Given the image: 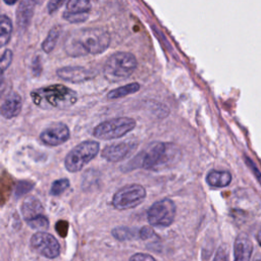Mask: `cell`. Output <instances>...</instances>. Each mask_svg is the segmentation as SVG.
I'll list each match as a JSON object with an SVG mask.
<instances>
[{
	"label": "cell",
	"instance_id": "cell-28",
	"mask_svg": "<svg viewBox=\"0 0 261 261\" xmlns=\"http://www.w3.org/2000/svg\"><path fill=\"white\" fill-rule=\"evenodd\" d=\"M139 236L141 240H149L155 236L153 229L150 226H143L139 230Z\"/></svg>",
	"mask_w": 261,
	"mask_h": 261
},
{
	"label": "cell",
	"instance_id": "cell-34",
	"mask_svg": "<svg viewBox=\"0 0 261 261\" xmlns=\"http://www.w3.org/2000/svg\"><path fill=\"white\" fill-rule=\"evenodd\" d=\"M254 261H261V260H260V259H255Z\"/></svg>",
	"mask_w": 261,
	"mask_h": 261
},
{
	"label": "cell",
	"instance_id": "cell-31",
	"mask_svg": "<svg viewBox=\"0 0 261 261\" xmlns=\"http://www.w3.org/2000/svg\"><path fill=\"white\" fill-rule=\"evenodd\" d=\"M246 162L248 163V165H250V167H251V169H252L253 173L255 174L256 178L258 179V181H259V182H260V185H261V173H260V171L257 169V167L255 166V164L252 162V160H251L250 158L246 157Z\"/></svg>",
	"mask_w": 261,
	"mask_h": 261
},
{
	"label": "cell",
	"instance_id": "cell-13",
	"mask_svg": "<svg viewBox=\"0 0 261 261\" xmlns=\"http://www.w3.org/2000/svg\"><path fill=\"white\" fill-rule=\"evenodd\" d=\"M253 252V243L246 233H240L233 245L234 261H250Z\"/></svg>",
	"mask_w": 261,
	"mask_h": 261
},
{
	"label": "cell",
	"instance_id": "cell-32",
	"mask_svg": "<svg viewBox=\"0 0 261 261\" xmlns=\"http://www.w3.org/2000/svg\"><path fill=\"white\" fill-rule=\"evenodd\" d=\"M6 4H8V5H13V4H15L18 0H3Z\"/></svg>",
	"mask_w": 261,
	"mask_h": 261
},
{
	"label": "cell",
	"instance_id": "cell-33",
	"mask_svg": "<svg viewBox=\"0 0 261 261\" xmlns=\"http://www.w3.org/2000/svg\"><path fill=\"white\" fill-rule=\"evenodd\" d=\"M34 1H35L36 4H42V3L45 2V0H34Z\"/></svg>",
	"mask_w": 261,
	"mask_h": 261
},
{
	"label": "cell",
	"instance_id": "cell-1",
	"mask_svg": "<svg viewBox=\"0 0 261 261\" xmlns=\"http://www.w3.org/2000/svg\"><path fill=\"white\" fill-rule=\"evenodd\" d=\"M109 33L101 28H83L72 31L64 42V51L71 57L96 55L110 45Z\"/></svg>",
	"mask_w": 261,
	"mask_h": 261
},
{
	"label": "cell",
	"instance_id": "cell-20",
	"mask_svg": "<svg viewBox=\"0 0 261 261\" xmlns=\"http://www.w3.org/2000/svg\"><path fill=\"white\" fill-rule=\"evenodd\" d=\"M0 45L4 47L10 40L11 33H12V22L11 19L6 16L2 15L0 20Z\"/></svg>",
	"mask_w": 261,
	"mask_h": 261
},
{
	"label": "cell",
	"instance_id": "cell-26",
	"mask_svg": "<svg viewBox=\"0 0 261 261\" xmlns=\"http://www.w3.org/2000/svg\"><path fill=\"white\" fill-rule=\"evenodd\" d=\"M66 0H49L48 4H47V10L50 14L54 13L56 10H58L64 3Z\"/></svg>",
	"mask_w": 261,
	"mask_h": 261
},
{
	"label": "cell",
	"instance_id": "cell-22",
	"mask_svg": "<svg viewBox=\"0 0 261 261\" xmlns=\"http://www.w3.org/2000/svg\"><path fill=\"white\" fill-rule=\"evenodd\" d=\"M91 9V0H68L66 11L71 13H89Z\"/></svg>",
	"mask_w": 261,
	"mask_h": 261
},
{
	"label": "cell",
	"instance_id": "cell-25",
	"mask_svg": "<svg viewBox=\"0 0 261 261\" xmlns=\"http://www.w3.org/2000/svg\"><path fill=\"white\" fill-rule=\"evenodd\" d=\"M12 56H13V54H12V51H11L10 49H6V50H4V52L2 53L1 62H0L2 72H4L5 69H7V68L9 67V65H10V63H11V61H12Z\"/></svg>",
	"mask_w": 261,
	"mask_h": 261
},
{
	"label": "cell",
	"instance_id": "cell-5",
	"mask_svg": "<svg viewBox=\"0 0 261 261\" xmlns=\"http://www.w3.org/2000/svg\"><path fill=\"white\" fill-rule=\"evenodd\" d=\"M136 126V120L132 117H116L99 123L93 130L100 140H114L123 137Z\"/></svg>",
	"mask_w": 261,
	"mask_h": 261
},
{
	"label": "cell",
	"instance_id": "cell-6",
	"mask_svg": "<svg viewBox=\"0 0 261 261\" xmlns=\"http://www.w3.org/2000/svg\"><path fill=\"white\" fill-rule=\"evenodd\" d=\"M146 198V190L139 184H130L119 189L112 198V205L118 210L133 209Z\"/></svg>",
	"mask_w": 261,
	"mask_h": 261
},
{
	"label": "cell",
	"instance_id": "cell-23",
	"mask_svg": "<svg viewBox=\"0 0 261 261\" xmlns=\"http://www.w3.org/2000/svg\"><path fill=\"white\" fill-rule=\"evenodd\" d=\"M68 188H69V180L67 178H60L53 181L50 189V194L52 196H58V195H61L64 191H66Z\"/></svg>",
	"mask_w": 261,
	"mask_h": 261
},
{
	"label": "cell",
	"instance_id": "cell-2",
	"mask_svg": "<svg viewBox=\"0 0 261 261\" xmlns=\"http://www.w3.org/2000/svg\"><path fill=\"white\" fill-rule=\"evenodd\" d=\"M31 96L35 104L42 108L63 109L71 106L76 101L75 92L61 85L38 89L32 92Z\"/></svg>",
	"mask_w": 261,
	"mask_h": 261
},
{
	"label": "cell",
	"instance_id": "cell-3",
	"mask_svg": "<svg viewBox=\"0 0 261 261\" xmlns=\"http://www.w3.org/2000/svg\"><path fill=\"white\" fill-rule=\"evenodd\" d=\"M138 65L137 58L129 52H116L108 57L104 66V76L111 83H117L130 76Z\"/></svg>",
	"mask_w": 261,
	"mask_h": 261
},
{
	"label": "cell",
	"instance_id": "cell-27",
	"mask_svg": "<svg viewBox=\"0 0 261 261\" xmlns=\"http://www.w3.org/2000/svg\"><path fill=\"white\" fill-rule=\"evenodd\" d=\"M33 188V185L31 182H25V181H21L17 185L16 187V190H15V193H16V196L17 197H20L21 195H23L24 193L29 192L31 189Z\"/></svg>",
	"mask_w": 261,
	"mask_h": 261
},
{
	"label": "cell",
	"instance_id": "cell-29",
	"mask_svg": "<svg viewBox=\"0 0 261 261\" xmlns=\"http://www.w3.org/2000/svg\"><path fill=\"white\" fill-rule=\"evenodd\" d=\"M129 261H156V260L147 253H136L129 258Z\"/></svg>",
	"mask_w": 261,
	"mask_h": 261
},
{
	"label": "cell",
	"instance_id": "cell-24",
	"mask_svg": "<svg viewBox=\"0 0 261 261\" xmlns=\"http://www.w3.org/2000/svg\"><path fill=\"white\" fill-rule=\"evenodd\" d=\"M88 17H89V13H71L68 11H64L63 13V18L72 23L84 22L88 19Z\"/></svg>",
	"mask_w": 261,
	"mask_h": 261
},
{
	"label": "cell",
	"instance_id": "cell-16",
	"mask_svg": "<svg viewBox=\"0 0 261 261\" xmlns=\"http://www.w3.org/2000/svg\"><path fill=\"white\" fill-rule=\"evenodd\" d=\"M22 102L17 93H10L6 96L1 105V114L3 117L10 119L17 116L21 110Z\"/></svg>",
	"mask_w": 261,
	"mask_h": 261
},
{
	"label": "cell",
	"instance_id": "cell-15",
	"mask_svg": "<svg viewBox=\"0 0 261 261\" xmlns=\"http://www.w3.org/2000/svg\"><path fill=\"white\" fill-rule=\"evenodd\" d=\"M20 210H21V214H22L24 220L27 221V223H29L30 221H32L36 218H39V217L45 215L43 205L36 197L27 198L22 202Z\"/></svg>",
	"mask_w": 261,
	"mask_h": 261
},
{
	"label": "cell",
	"instance_id": "cell-10",
	"mask_svg": "<svg viewBox=\"0 0 261 261\" xmlns=\"http://www.w3.org/2000/svg\"><path fill=\"white\" fill-rule=\"evenodd\" d=\"M137 146L138 143L130 140L108 145L103 149L101 156L107 161L118 162L126 158L137 148Z\"/></svg>",
	"mask_w": 261,
	"mask_h": 261
},
{
	"label": "cell",
	"instance_id": "cell-8",
	"mask_svg": "<svg viewBox=\"0 0 261 261\" xmlns=\"http://www.w3.org/2000/svg\"><path fill=\"white\" fill-rule=\"evenodd\" d=\"M173 146L170 144L157 142L154 143L145 153L142 166L146 169H155L159 166L164 165L171 158Z\"/></svg>",
	"mask_w": 261,
	"mask_h": 261
},
{
	"label": "cell",
	"instance_id": "cell-30",
	"mask_svg": "<svg viewBox=\"0 0 261 261\" xmlns=\"http://www.w3.org/2000/svg\"><path fill=\"white\" fill-rule=\"evenodd\" d=\"M213 261H229L228 260V255H227V252H226L225 248L220 247L217 250V252H216V254L214 256Z\"/></svg>",
	"mask_w": 261,
	"mask_h": 261
},
{
	"label": "cell",
	"instance_id": "cell-19",
	"mask_svg": "<svg viewBox=\"0 0 261 261\" xmlns=\"http://www.w3.org/2000/svg\"><path fill=\"white\" fill-rule=\"evenodd\" d=\"M60 33H61V28L59 25H55L49 31L47 37L45 38L44 42L42 43V49L44 52L50 53L53 51V49L56 46L57 40L59 39Z\"/></svg>",
	"mask_w": 261,
	"mask_h": 261
},
{
	"label": "cell",
	"instance_id": "cell-21",
	"mask_svg": "<svg viewBox=\"0 0 261 261\" xmlns=\"http://www.w3.org/2000/svg\"><path fill=\"white\" fill-rule=\"evenodd\" d=\"M112 236L118 241H128L140 238L139 230L126 226H118L112 229Z\"/></svg>",
	"mask_w": 261,
	"mask_h": 261
},
{
	"label": "cell",
	"instance_id": "cell-9",
	"mask_svg": "<svg viewBox=\"0 0 261 261\" xmlns=\"http://www.w3.org/2000/svg\"><path fill=\"white\" fill-rule=\"evenodd\" d=\"M30 245L33 251L49 258L54 259L60 254V246L55 237L48 232L38 231L31 238Z\"/></svg>",
	"mask_w": 261,
	"mask_h": 261
},
{
	"label": "cell",
	"instance_id": "cell-11",
	"mask_svg": "<svg viewBox=\"0 0 261 261\" xmlns=\"http://www.w3.org/2000/svg\"><path fill=\"white\" fill-rule=\"evenodd\" d=\"M69 129L68 127L61 122L54 123L46 127L41 134V141L48 146H57L65 143L69 139Z\"/></svg>",
	"mask_w": 261,
	"mask_h": 261
},
{
	"label": "cell",
	"instance_id": "cell-12",
	"mask_svg": "<svg viewBox=\"0 0 261 261\" xmlns=\"http://www.w3.org/2000/svg\"><path fill=\"white\" fill-rule=\"evenodd\" d=\"M56 74L63 81L69 83H83L93 79L96 71L84 66H64L57 69Z\"/></svg>",
	"mask_w": 261,
	"mask_h": 261
},
{
	"label": "cell",
	"instance_id": "cell-7",
	"mask_svg": "<svg viewBox=\"0 0 261 261\" xmlns=\"http://www.w3.org/2000/svg\"><path fill=\"white\" fill-rule=\"evenodd\" d=\"M176 207L172 200L162 199L154 203L148 210V221L153 226H169L175 217Z\"/></svg>",
	"mask_w": 261,
	"mask_h": 261
},
{
	"label": "cell",
	"instance_id": "cell-4",
	"mask_svg": "<svg viewBox=\"0 0 261 261\" xmlns=\"http://www.w3.org/2000/svg\"><path fill=\"white\" fill-rule=\"evenodd\" d=\"M99 143L96 141H84L77 144L69 151L64 159L65 168L69 172H77L92 159H94L99 152Z\"/></svg>",
	"mask_w": 261,
	"mask_h": 261
},
{
	"label": "cell",
	"instance_id": "cell-14",
	"mask_svg": "<svg viewBox=\"0 0 261 261\" xmlns=\"http://www.w3.org/2000/svg\"><path fill=\"white\" fill-rule=\"evenodd\" d=\"M34 0H21L17 10H16V24L20 31H24L32 21L34 10H35Z\"/></svg>",
	"mask_w": 261,
	"mask_h": 261
},
{
	"label": "cell",
	"instance_id": "cell-17",
	"mask_svg": "<svg viewBox=\"0 0 261 261\" xmlns=\"http://www.w3.org/2000/svg\"><path fill=\"white\" fill-rule=\"evenodd\" d=\"M206 181L211 187L223 188L230 184L231 174L225 170H211L206 176Z\"/></svg>",
	"mask_w": 261,
	"mask_h": 261
},
{
	"label": "cell",
	"instance_id": "cell-18",
	"mask_svg": "<svg viewBox=\"0 0 261 261\" xmlns=\"http://www.w3.org/2000/svg\"><path fill=\"white\" fill-rule=\"evenodd\" d=\"M140 85L138 83H130L121 87H118L114 90H111L108 94H107V98L110 100L113 99H119L122 97H125L127 95L137 93L140 90Z\"/></svg>",
	"mask_w": 261,
	"mask_h": 261
}]
</instances>
